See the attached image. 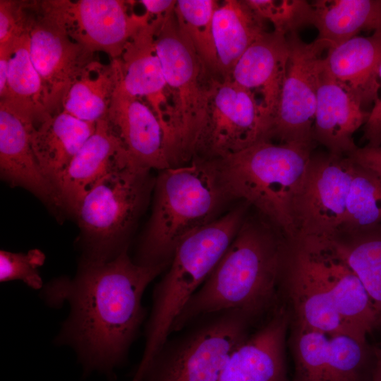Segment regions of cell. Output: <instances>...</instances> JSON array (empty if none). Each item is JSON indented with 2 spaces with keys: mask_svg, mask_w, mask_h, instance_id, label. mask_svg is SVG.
<instances>
[{
  "mask_svg": "<svg viewBox=\"0 0 381 381\" xmlns=\"http://www.w3.org/2000/svg\"><path fill=\"white\" fill-rule=\"evenodd\" d=\"M36 121L0 102V174L13 187H22L54 209H63L58 195L41 171L31 135Z\"/></svg>",
  "mask_w": 381,
  "mask_h": 381,
  "instance_id": "obj_19",
  "label": "cell"
},
{
  "mask_svg": "<svg viewBox=\"0 0 381 381\" xmlns=\"http://www.w3.org/2000/svg\"><path fill=\"white\" fill-rule=\"evenodd\" d=\"M378 31H380V32H381V30H378Z\"/></svg>",
  "mask_w": 381,
  "mask_h": 381,
  "instance_id": "obj_40",
  "label": "cell"
},
{
  "mask_svg": "<svg viewBox=\"0 0 381 381\" xmlns=\"http://www.w3.org/2000/svg\"><path fill=\"white\" fill-rule=\"evenodd\" d=\"M279 294L287 302L284 303L291 313L290 325L329 336L345 334L355 337L337 311L306 252L297 244L286 246Z\"/></svg>",
  "mask_w": 381,
  "mask_h": 381,
  "instance_id": "obj_16",
  "label": "cell"
},
{
  "mask_svg": "<svg viewBox=\"0 0 381 381\" xmlns=\"http://www.w3.org/2000/svg\"><path fill=\"white\" fill-rule=\"evenodd\" d=\"M32 64L42 79L48 110L61 106L72 83L92 61L94 53L73 40L48 1H23Z\"/></svg>",
  "mask_w": 381,
  "mask_h": 381,
  "instance_id": "obj_10",
  "label": "cell"
},
{
  "mask_svg": "<svg viewBox=\"0 0 381 381\" xmlns=\"http://www.w3.org/2000/svg\"><path fill=\"white\" fill-rule=\"evenodd\" d=\"M312 145L262 140L215 159L225 188L255 207L293 242L296 211L312 157Z\"/></svg>",
  "mask_w": 381,
  "mask_h": 381,
  "instance_id": "obj_4",
  "label": "cell"
},
{
  "mask_svg": "<svg viewBox=\"0 0 381 381\" xmlns=\"http://www.w3.org/2000/svg\"><path fill=\"white\" fill-rule=\"evenodd\" d=\"M120 80L119 59L108 64L92 60L71 85L62 101L63 111L90 122L106 118Z\"/></svg>",
  "mask_w": 381,
  "mask_h": 381,
  "instance_id": "obj_28",
  "label": "cell"
},
{
  "mask_svg": "<svg viewBox=\"0 0 381 381\" xmlns=\"http://www.w3.org/2000/svg\"><path fill=\"white\" fill-rule=\"evenodd\" d=\"M334 306L352 334L366 341V336L380 323L363 283L337 252L334 241L298 240Z\"/></svg>",
  "mask_w": 381,
  "mask_h": 381,
  "instance_id": "obj_15",
  "label": "cell"
},
{
  "mask_svg": "<svg viewBox=\"0 0 381 381\" xmlns=\"http://www.w3.org/2000/svg\"><path fill=\"white\" fill-rule=\"evenodd\" d=\"M140 2L150 14L163 15L174 8L176 1L172 0H142Z\"/></svg>",
  "mask_w": 381,
  "mask_h": 381,
  "instance_id": "obj_37",
  "label": "cell"
},
{
  "mask_svg": "<svg viewBox=\"0 0 381 381\" xmlns=\"http://www.w3.org/2000/svg\"><path fill=\"white\" fill-rule=\"evenodd\" d=\"M157 18L141 26L130 38L119 59L120 85L129 95L145 97L159 120L167 143L171 138V99L155 37Z\"/></svg>",
  "mask_w": 381,
  "mask_h": 381,
  "instance_id": "obj_18",
  "label": "cell"
},
{
  "mask_svg": "<svg viewBox=\"0 0 381 381\" xmlns=\"http://www.w3.org/2000/svg\"><path fill=\"white\" fill-rule=\"evenodd\" d=\"M219 3L215 0H179L174 12L179 25L209 71L217 78V59L212 19Z\"/></svg>",
  "mask_w": 381,
  "mask_h": 381,
  "instance_id": "obj_31",
  "label": "cell"
},
{
  "mask_svg": "<svg viewBox=\"0 0 381 381\" xmlns=\"http://www.w3.org/2000/svg\"><path fill=\"white\" fill-rule=\"evenodd\" d=\"M127 249L107 261L82 260L73 278L59 277L42 287L48 306L59 308L65 301L70 306L55 343L75 351L84 376L97 370L114 379V370L126 361L145 317V290L169 267L138 265Z\"/></svg>",
  "mask_w": 381,
  "mask_h": 381,
  "instance_id": "obj_1",
  "label": "cell"
},
{
  "mask_svg": "<svg viewBox=\"0 0 381 381\" xmlns=\"http://www.w3.org/2000/svg\"><path fill=\"white\" fill-rule=\"evenodd\" d=\"M265 20L270 21L274 30L284 35L308 25H313V8L306 0H246Z\"/></svg>",
  "mask_w": 381,
  "mask_h": 381,
  "instance_id": "obj_32",
  "label": "cell"
},
{
  "mask_svg": "<svg viewBox=\"0 0 381 381\" xmlns=\"http://www.w3.org/2000/svg\"><path fill=\"white\" fill-rule=\"evenodd\" d=\"M289 348L294 363L291 381H370L366 341L345 334H327L290 325Z\"/></svg>",
  "mask_w": 381,
  "mask_h": 381,
  "instance_id": "obj_13",
  "label": "cell"
},
{
  "mask_svg": "<svg viewBox=\"0 0 381 381\" xmlns=\"http://www.w3.org/2000/svg\"><path fill=\"white\" fill-rule=\"evenodd\" d=\"M318 39L330 48L363 30H381V0H318L311 3Z\"/></svg>",
  "mask_w": 381,
  "mask_h": 381,
  "instance_id": "obj_27",
  "label": "cell"
},
{
  "mask_svg": "<svg viewBox=\"0 0 381 381\" xmlns=\"http://www.w3.org/2000/svg\"><path fill=\"white\" fill-rule=\"evenodd\" d=\"M368 116L361 101L335 82L323 64L317 90L313 140L329 153L347 156L358 147L353 135L365 125Z\"/></svg>",
  "mask_w": 381,
  "mask_h": 381,
  "instance_id": "obj_22",
  "label": "cell"
},
{
  "mask_svg": "<svg viewBox=\"0 0 381 381\" xmlns=\"http://www.w3.org/2000/svg\"><path fill=\"white\" fill-rule=\"evenodd\" d=\"M45 260L44 253L37 249H32L27 253H13L1 250L0 251V281L1 282L20 280L33 289L43 287L39 268Z\"/></svg>",
  "mask_w": 381,
  "mask_h": 381,
  "instance_id": "obj_33",
  "label": "cell"
},
{
  "mask_svg": "<svg viewBox=\"0 0 381 381\" xmlns=\"http://www.w3.org/2000/svg\"><path fill=\"white\" fill-rule=\"evenodd\" d=\"M9 54H0V97L3 95L6 89Z\"/></svg>",
  "mask_w": 381,
  "mask_h": 381,
  "instance_id": "obj_38",
  "label": "cell"
},
{
  "mask_svg": "<svg viewBox=\"0 0 381 381\" xmlns=\"http://www.w3.org/2000/svg\"><path fill=\"white\" fill-rule=\"evenodd\" d=\"M139 98L119 83L107 119L138 164L157 171L171 167L162 126L150 105Z\"/></svg>",
  "mask_w": 381,
  "mask_h": 381,
  "instance_id": "obj_21",
  "label": "cell"
},
{
  "mask_svg": "<svg viewBox=\"0 0 381 381\" xmlns=\"http://www.w3.org/2000/svg\"><path fill=\"white\" fill-rule=\"evenodd\" d=\"M8 51L6 85L0 102L39 123L52 114L42 79L31 60L26 27Z\"/></svg>",
  "mask_w": 381,
  "mask_h": 381,
  "instance_id": "obj_29",
  "label": "cell"
},
{
  "mask_svg": "<svg viewBox=\"0 0 381 381\" xmlns=\"http://www.w3.org/2000/svg\"><path fill=\"white\" fill-rule=\"evenodd\" d=\"M256 321L238 310L200 317L168 338L140 381H217L232 353Z\"/></svg>",
  "mask_w": 381,
  "mask_h": 381,
  "instance_id": "obj_7",
  "label": "cell"
},
{
  "mask_svg": "<svg viewBox=\"0 0 381 381\" xmlns=\"http://www.w3.org/2000/svg\"><path fill=\"white\" fill-rule=\"evenodd\" d=\"M265 224L246 217L215 267L175 320L171 334L205 315L238 310L258 321L277 307L286 246Z\"/></svg>",
  "mask_w": 381,
  "mask_h": 381,
  "instance_id": "obj_2",
  "label": "cell"
},
{
  "mask_svg": "<svg viewBox=\"0 0 381 381\" xmlns=\"http://www.w3.org/2000/svg\"><path fill=\"white\" fill-rule=\"evenodd\" d=\"M156 18L155 48L171 95V133L176 164L181 166L194 157L214 77L180 28L174 8Z\"/></svg>",
  "mask_w": 381,
  "mask_h": 381,
  "instance_id": "obj_8",
  "label": "cell"
},
{
  "mask_svg": "<svg viewBox=\"0 0 381 381\" xmlns=\"http://www.w3.org/2000/svg\"><path fill=\"white\" fill-rule=\"evenodd\" d=\"M289 58L286 36L274 30L268 31L245 51L231 73L234 82L255 94H260V103L270 126L278 105Z\"/></svg>",
  "mask_w": 381,
  "mask_h": 381,
  "instance_id": "obj_23",
  "label": "cell"
},
{
  "mask_svg": "<svg viewBox=\"0 0 381 381\" xmlns=\"http://www.w3.org/2000/svg\"><path fill=\"white\" fill-rule=\"evenodd\" d=\"M243 202L185 238L176 247L168 270L156 284L145 327V342L133 378L139 380L171 334L173 325L190 298L207 279L244 219Z\"/></svg>",
  "mask_w": 381,
  "mask_h": 381,
  "instance_id": "obj_5",
  "label": "cell"
},
{
  "mask_svg": "<svg viewBox=\"0 0 381 381\" xmlns=\"http://www.w3.org/2000/svg\"><path fill=\"white\" fill-rule=\"evenodd\" d=\"M286 37L289 58L268 140L313 145L318 81L326 55L324 53L330 46L318 38L305 42L297 32Z\"/></svg>",
  "mask_w": 381,
  "mask_h": 381,
  "instance_id": "obj_12",
  "label": "cell"
},
{
  "mask_svg": "<svg viewBox=\"0 0 381 381\" xmlns=\"http://www.w3.org/2000/svg\"><path fill=\"white\" fill-rule=\"evenodd\" d=\"M25 30L23 1H0V52L8 51Z\"/></svg>",
  "mask_w": 381,
  "mask_h": 381,
  "instance_id": "obj_34",
  "label": "cell"
},
{
  "mask_svg": "<svg viewBox=\"0 0 381 381\" xmlns=\"http://www.w3.org/2000/svg\"><path fill=\"white\" fill-rule=\"evenodd\" d=\"M267 32L266 20L246 0H226L219 4L212 19L217 78L231 80L233 69L240 57Z\"/></svg>",
  "mask_w": 381,
  "mask_h": 381,
  "instance_id": "obj_26",
  "label": "cell"
},
{
  "mask_svg": "<svg viewBox=\"0 0 381 381\" xmlns=\"http://www.w3.org/2000/svg\"><path fill=\"white\" fill-rule=\"evenodd\" d=\"M150 171L128 163L109 173L85 195L74 214L82 234V260L107 261L128 248L126 241L153 190Z\"/></svg>",
  "mask_w": 381,
  "mask_h": 381,
  "instance_id": "obj_6",
  "label": "cell"
},
{
  "mask_svg": "<svg viewBox=\"0 0 381 381\" xmlns=\"http://www.w3.org/2000/svg\"><path fill=\"white\" fill-rule=\"evenodd\" d=\"M152 214L133 261L169 265L178 245L225 213L234 200L215 159L194 157L188 163L158 171Z\"/></svg>",
  "mask_w": 381,
  "mask_h": 381,
  "instance_id": "obj_3",
  "label": "cell"
},
{
  "mask_svg": "<svg viewBox=\"0 0 381 381\" xmlns=\"http://www.w3.org/2000/svg\"><path fill=\"white\" fill-rule=\"evenodd\" d=\"M323 64L328 75L363 105L373 103L380 89L381 32L356 36L329 49Z\"/></svg>",
  "mask_w": 381,
  "mask_h": 381,
  "instance_id": "obj_24",
  "label": "cell"
},
{
  "mask_svg": "<svg viewBox=\"0 0 381 381\" xmlns=\"http://www.w3.org/2000/svg\"><path fill=\"white\" fill-rule=\"evenodd\" d=\"M348 156L381 179V145L373 147L366 145L362 147H358Z\"/></svg>",
  "mask_w": 381,
  "mask_h": 381,
  "instance_id": "obj_36",
  "label": "cell"
},
{
  "mask_svg": "<svg viewBox=\"0 0 381 381\" xmlns=\"http://www.w3.org/2000/svg\"><path fill=\"white\" fill-rule=\"evenodd\" d=\"M70 37L92 53L118 59L133 34L150 21V13L128 15L119 0L48 1Z\"/></svg>",
  "mask_w": 381,
  "mask_h": 381,
  "instance_id": "obj_14",
  "label": "cell"
},
{
  "mask_svg": "<svg viewBox=\"0 0 381 381\" xmlns=\"http://www.w3.org/2000/svg\"><path fill=\"white\" fill-rule=\"evenodd\" d=\"M291 313L284 303L232 353L217 381H291L286 344Z\"/></svg>",
  "mask_w": 381,
  "mask_h": 381,
  "instance_id": "obj_17",
  "label": "cell"
},
{
  "mask_svg": "<svg viewBox=\"0 0 381 381\" xmlns=\"http://www.w3.org/2000/svg\"><path fill=\"white\" fill-rule=\"evenodd\" d=\"M131 162H136L107 117L97 121L95 132L75 155L59 186L63 209L75 214L85 195L99 181Z\"/></svg>",
  "mask_w": 381,
  "mask_h": 381,
  "instance_id": "obj_20",
  "label": "cell"
},
{
  "mask_svg": "<svg viewBox=\"0 0 381 381\" xmlns=\"http://www.w3.org/2000/svg\"><path fill=\"white\" fill-rule=\"evenodd\" d=\"M355 168V162L346 155H312L297 202L294 241L341 237Z\"/></svg>",
  "mask_w": 381,
  "mask_h": 381,
  "instance_id": "obj_11",
  "label": "cell"
},
{
  "mask_svg": "<svg viewBox=\"0 0 381 381\" xmlns=\"http://www.w3.org/2000/svg\"><path fill=\"white\" fill-rule=\"evenodd\" d=\"M270 126L253 92L232 80L213 78L194 157L207 159L227 157L268 140Z\"/></svg>",
  "mask_w": 381,
  "mask_h": 381,
  "instance_id": "obj_9",
  "label": "cell"
},
{
  "mask_svg": "<svg viewBox=\"0 0 381 381\" xmlns=\"http://www.w3.org/2000/svg\"><path fill=\"white\" fill-rule=\"evenodd\" d=\"M95 128L96 122L79 119L64 111L35 125L32 149L42 173L57 195L65 171Z\"/></svg>",
  "mask_w": 381,
  "mask_h": 381,
  "instance_id": "obj_25",
  "label": "cell"
},
{
  "mask_svg": "<svg viewBox=\"0 0 381 381\" xmlns=\"http://www.w3.org/2000/svg\"><path fill=\"white\" fill-rule=\"evenodd\" d=\"M334 241L339 255L365 286L381 322V224Z\"/></svg>",
  "mask_w": 381,
  "mask_h": 381,
  "instance_id": "obj_30",
  "label": "cell"
},
{
  "mask_svg": "<svg viewBox=\"0 0 381 381\" xmlns=\"http://www.w3.org/2000/svg\"><path fill=\"white\" fill-rule=\"evenodd\" d=\"M375 365L370 381H381V354L374 353Z\"/></svg>",
  "mask_w": 381,
  "mask_h": 381,
  "instance_id": "obj_39",
  "label": "cell"
},
{
  "mask_svg": "<svg viewBox=\"0 0 381 381\" xmlns=\"http://www.w3.org/2000/svg\"><path fill=\"white\" fill-rule=\"evenodd\" d=\"M378 78L381 87V64L378 71ZM364 138L368 145H381V95L373 102L372 110L369 111L368 119L363 126Z\"/></svg>",
  "mask_w": 381,
  "mask_h": 381,
  "instance_id": "obj_35",
  "label": "cell"
}]
</instances>
